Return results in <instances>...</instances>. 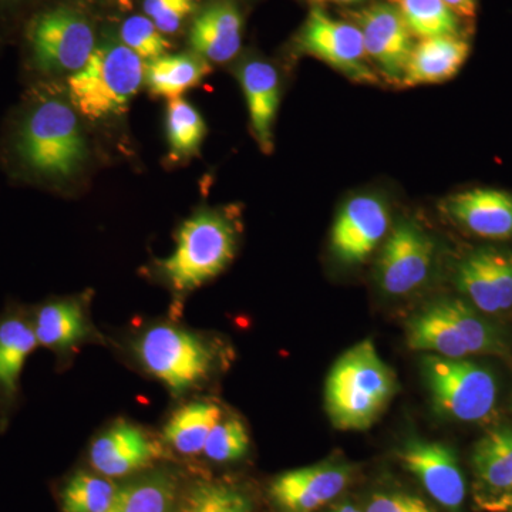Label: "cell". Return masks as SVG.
I'll use <instances>...</instances> for the list:
<instances>
[{"mask_svg": "<svg viewBox=\"0 0 512 512\" xmlns=\"http://www.w3.org/2000/svg\"><path fill=\"white\" fill-rule=\"evenodd\" d=\"M396 375L372 340H362L336 360L326 380L329 419L339 430H366L397 393Z\"/></svg>", "mask_w": 512, "mask_h": 512, "instance_id": "1", "label": "cell"}, {"mask_svg": "<svg viewBox=\"0 0 512 512\" xmlns=\"http://www.w3.org/2000/svg\"><path fill=\"white\" fill-rule=\"evenodd\" d=\"M70 101L45 97L33 104L20 123L16 153L33 174L67 178L87 156L86 138Z\"/></svg>", "mask_w": 512, "mask_h": 512, "instance_id": "2", "label": "cell"}, {"mask_svg": "<svg viewBox=\"0 0 512 512\" xmlns=\"http://www.w3.org/2000/svg\"><path fill=\"white\" fill-rule=\"evenodd\" d=\"M146 66L123 43L96 46L83 69L70 74V103L89 120L123 113L146 82Z\"/></svg>", "mask_w": 512, "mask_h": 512, "instance_id": "3", "label": "cell"}, {"mask_svg": "<svg viewBox=\"0 0 512 512\" xmlns=\"http://www.w3.org/2000/svg\"><path fill=\"white\" fill-rule=\"evenodd\" d=\"M237 252V232L225 215L201 211L184 222L173 255L161 264L175 291L188 292L221 274Z\"/></svg>", "mask_w": 512, "mask_h": 512, "instance_id": "4", "label": "cell"}, {"mask_svg": "<svg viewBox=\"0 0 512 512\" xmlns=\"http://www.w3.org/2000/svg\"><path fill=\"white\" fill-rule=\"evenodd\" d=\"M407 345L448 359L498 352L495 330L460 299H441L416 313L407 325Z\"/></svg>", "mask_w": 512, "mask_h": 512, "instance_id": "5", "label": "cell"}, {"mask_svg": "<svg viewBox=\"0 0 512 512\" xmlns=\"http://www.w3.org/2000/svg\"><path fill=\"white\" fill-rule=\"evenodd\" d=\"M423 375L434 407L467 423L488 419L497 402V383L484 367L464 359L429 355L423 360Z\"/></svg>", "mask_w": 512, "mask_h": 512, "instance_id": "6", "label": "cell"}, {"mask_svg": "<svg viewBox=\"0 0 512 512\" xmlns=\"http://www.w3.org/2000/svg\"><path fill=\"white\" fill-rule=\"evenodd\" d=\"M137 356L148 373L177 394L200 384L212 366L211 350L198 336L170 325L148 329L138 339Z\"/></svg>", "mask_w": 512, "mask_h": 512, "instance_id": "7", "label": "cell"}, {"mask_svg": "<svg viewBox=\"0 0 512 512\" xmlns=\"http://www.w3.org/2000/svg\"><path fill=\"white\" fill-rule=\"evenodd\" d=\"M28 40L35 66L49 74L79 72L96 49L89 20L64 6L36 16L30 23Z\"/></svg>", "mask_w": 512, "mask_h": 512, "instance_id": "8", "label": "cell"}, {"mask_svg": "<svg viewBox=\"0 0 512 512\" xmlns=\"http://www.w3.org/2000/svg\"><path fill=\"white\" fill-rule=\"evenodd\" d=\"M296 46L305 55L322 60L353 82H377L360 29L355 23L332 18L319 6L306 18L296 37Z\"/></svg>", "mask_w": 512, "mask_h": 512, "instance_id": "9", "label": "cell"}, {"mask_svg": "<svg viewBox=\"0 0 512 512\" xmlns=\"http://www.w3.org/2000/svg\"><path fill=\"white\" fill-rule=\"evenodd\" d=\"M434 241L413 221H400L384 244L377 281L384 293L409 295L424 285L434 262Z\"/></svg>", "mask_w": 512, "mask_h": 512, "instance_id": "10", "label": "cell"}, {"mask_svg": "<svg viewBox=\"0 0 512 512\" xmlns=\"http://www.w3.org/2000/svg\"><path fill=\"white\" fill-rule=\"evenodd\" d=\"M362 32L367 57L376 64L384 79L402 84L407 62L414 47L413 35L393 3L377 2L352 13Z\"/></svg>", "mask_w": 512, "mask_h": 512, "instance_id": "11", "label": "cell"}, {"mask_svg": "<svg viewBox=\"0 0 512 512\" xmlns=\"http://www.w3.org/2000/svg\"><path fill=\"white\" fill-rule=\"evenodd\" d=\"M390 228L389 205L377 195H357L340 210L330 245L333 254L343 264L365 262Z\"/></svg>", "mask_w": 512, "mask_h": 512, "instance_id": "12", "label": "cell"}, {"mask_svg": "<svg viewBox=\"0 0 512 512\" xmlns=\"http://www.w3.org/2000/svg\"><path fill=\"white\" fill-rule=\"evenodd\" d=\"M456 285L478 311L500 313L512 308V252L481 248L457 266Z\"/></svg>", "mask_w": 512, "mask_h": 512, "instance_id": "13", "label": "cell"}, {"mask_svg": "<svg viewBox=\"0 0 512 512\" xmlns=\"http://www.w3.org/2000/svg\"><path fill=\"white\" fill-rule=\"evenodd\" d=\"M399 458L437 503L450 511L460 510L466 498V481L450 447L436 441L410 440Z\"/></svg>", "mask_w": 512, "mask_h": 512, "instance_id": "14", "label": "cell"}, {"mask_svg": "<svg viewBox=\"0 0 512 512\" xmlns=\"http://www.w3.org/2000/svg\"><path fill=\"white\" fill-rule=\"evenodd\" d=\"M352 470L343 464H318L276 477L271 497L284 512H315L348 487Z\"/></svg>", "mask_w": 512, "mask_h": 512, "instance_id": "15", "label": "cell"}, {"mask_svg": "<svg viewBox=\"0 0 512 512\" xmlns=\"http://www.w3.org/2000/svg\"><path fill=\"white\" fill-rule=\"evenodd\" d=\"M476 500L487 511L512 510V429L491 431L473 453Z\"/></svg>", "mask_w": 512, "mask_h": 512, "instance_id": "16", "label": "cell"}, {"mask_svg": "<svg viewBox=\"0 0 512 512\" xmlns=\"http://www.w3.org/2000/svg\"><path fill=\"white\" fill-rule=\"evenodd\" d=\"M161 451L143 430L130 423H119L93 441L90 461L101 476H128L153 464Z\"/></svg>", "mask_w": 512, "mask_h": 512, "instance_id": "17", "label": "cell"}, {"mask_svg": "<svg viewBox=\"0 0 512 512\" xmlns=\"http://www.w3.org/2000/svg\"><path fill=\"white\" fill-rule=\"evenodd\" d=\"M239 83L258 146L265 154L274 151V126L281 103V79L274 64L249 59L239 69Z\"/></svg>", "mask_w": 512, "mask_h": 512, "instance_id": "18", "label": "cell"}, {"mask_svg": "<svg viewBox=\"0 0 512 512\" xmlns=\"http://www.w3.org/2000/svg\"><path fill=\"white\" fill-rule=\"evenodd\" d=\"M244 19L237 3L215 0L198 13L191 26L190 43L194 52L210 63H227L242 46Z\"/></svg>", "mask_w": 512, "mask_h": 512, "instance_id": "19", "label": "cell"}, {"mask_svg": "<svg viewBox=\"0 0 512 512\" xmlns=\"http://www.w3.org/2000/svg\"><path fill=\"white\" fill-rule=\"evenodd\" d=\"M447 214L478 237H512V195L508 192L476 188L460 192L446 201Z\"/></svg>", "mask_w": 512, "mask_h": 512, "instance_id": "20", "label": "cell"}, {"mask_svg": "<svg viewBox=\"0 0 512 512\" xmlns=\"http://www.w3.org/2000/svg\"><path fill=\"white\" fill-rule=\"evenodd\" d=\"M37 346L29 316L20 311L0 316V412L8 414L18 403L23 369Z\"/></svg>", "mask_w": 512, "mask_h": 512, "instance_id": "21", "label": "cell"}, {"mask_svg": "<svg viewBox=\"0 0 512 512\" xmlns=\"http://www.w3.org/2000/svg\"><path fill=\"white\" fill-rule=\"evenodd\" d=\"M470 55V45L458 36L420 39L414 45L404 72L403 87L444 83L453 79Z\"/></svg>", "mask_w": 512, "mask_h": 512, "instance_id": "22", "label": "cell"}, {"mask_svg": "<svg viewBox=\"0 0 512 512\" xmlns=\"http://www.w3.org/2000/svg\"><path fill=\"white\" fill-rule=\"evenodd\" d=\"M210 73V62L197 53H167L147 63L144 83L153 96L171 101L181 99L187 90L197 87Z\"/></svg>", "mask_w": 512, "mask_h": 512, "instance_id": "23", "label": "cell"}, {"mask_svg": "<svg viewBox=\"0 0 512 512\" xmlns=\"http://www.w3.org/2000/svg\"><path fill=\"white\" fill-rule=\"evenodd\" d=\"M30 320L37 343L56 352L72 349L87 335L82 306L70 299L43 303Z\"/></svg>", "mask_w": 512, "mask_h": 512, "instance_id": "24", "label": "cell"}, {"mask_svg": "<svg viewBox=\"0 0 512 512\" xmlns=\"http://www.w3.org/2000/svg\"><path fill=\"white\" fill-rule=\"evenodd\" d=\"M221 409L214 403L192 402L177 410L168 420L164 439L185 456L202 453L212 429L220 423Z\"/></svg>", "mask_w": 512, "mask_h": 512, "instance_id": "25", "label": "cell"}, {"mask_svg": "<svg viewBox=\"0 0 512 512\" xmlns=\"http://www.w3.org/2000/svg\"><path fill=\"white\" fill-rule=\"evenodd\" d=\"M413 36H458L460 19L443 0H393Z\"/></svg>", "mask_w": 512, "mask_h": 512, "instance_id": "26", "label": "cell"}, {"mask_svg": "<svg viewBox=\"0 0 512 512\" xmlns=\"http://www.w3.org/2000/svg\"><path fill=\"white\" fill-rule=\"evenodd\" d=\"M175 483L167 474H154L120 488L109 512H171Z\"/></svg>", "mask_w": 512, "mask_h": 512, "instance_id": "27", "label": "cell"}, {"mask_svg": "<svg viewBox=\"0 0 512 512\" xmlns=\"http://www.w3.org/2000/svg\"><path fill=\"white\" fill-rule=\"evenodd\" d=\"M205 131L200 111L187 100L181 97L168 103L167 138L173 160L194 157L204 141Z\"/></svg>", "mask_w": 512, "mask_h": 512, "instance_id": "28", "label": "cell"}, {"mask_svg": "<svg viewBox=\"0 0 512 512\" xmlns=\"http://www.w3.org/2000/svg\"><path fill=\"white\" fill-rule=\"evenodd\" d=\"M120 488L107 478L77 473L60 491L63 512H109Z\"/></svg>", "mask_w": 512, "mask_h": 512, "instance_id": "29", "label": "cell"}, {"mask_svg": "<svg viewBox=\"0 0 512 512\" xmlns=\"http://www.w3.org/2000/svg\"><path fill=\"white\" fill-rule=\"evenodd\" d=\"M120 39L124 46L133 50L146 63L167 55L171 47L164 33L146 15H134L124 20L120 28Z\"/></svg>", "mask_w": 512, "mask_h": 512, "instance_id": "30", "label": "cell"}, {"mask_svg": "<svg viewBox=\"0 0 512 512\" xmlns=\"http://www.w3.org/2000/svg\"><path fill=\"white\" fill-rule=\"evenodd\" d=\"M247 494L228 484H201L190 494L184 512H251Z\"/></svg>", "mask_w": 512, "mask_h": 512, "instance_id": "31", "label": "cell"}, {"mask_svg": "<svg viewBox=\"0 0 512 512\" xmlns=\"http://www.w3.org/2000/svg\"><path fill=\"white\" fill-rule=\"evenodd\" d=\"M249 437L238 419L222 420L212 429L202 453L215 463L237 461L248 453Z\"/></svg>", "mask_w": 512, "mask_h": 512, "instance_id": "32", "label": "cell"}, {"mask_svg": "<svg viewBox=\"0 0 512 512\" xmlns=\"http://www.w3.org/2000/svg\"><path fill=\"white\" fill-rule=\"evenodd\" d=\"M198 0H143L144 15L164 35H174L197 8Z\"/></svg>", "mask_w": 512, "mask_h": 512, "instance_id": "33", "label": "cell"}, {"mask_svg": "<svg viewBox=\"0 0 512 512\" xmlns=\"http://www.w3.org/2000/svg\"><path fill=\"white\" fill-rule=\"evenodd\" d=\"M366 512H433L419 497L404 493L375 494Z\"/></svg>", "mask_w": 512, "mask_h": 512, "instance_id": "34", "label": "cell"}, {"mask_svg": "<svg viewBox=\"0 0 512 512\" xmlns=\"http://www.w3.org/2000/svg\"><path fill=\"white\" fill-rule=\"evenodd\" d=\"M453 10L458 19H474L477 13V0H443Z\"/></svg>", "mask_w": 512, "mask_h": 512, "instance_id": "35", "label": "cell"}, {"mask_svg": "<svg viewBox=\"0 0 512 512\" xmlns=\"http://www.w3.org/2000/svg\"><path fill=\"white\" fill-rule=\"evenodd\" d=\"M316 2L339 3V5H357V3L367 2V0H316Z\"/></svg>", "mask_w": 512, "mask_h": 512, "instance_id": "36", "label": "cell"}, {"mask_svg": "<svg viewBox=\"0 0 512 512\" xmlns=\"http://www.w3.org/2000/svg\"><path fill=\"white\" fill-rule=\"evenodd\" d=\"M332 512H363L360 511L359 508H356L355 505L345 504L340 505V507L335 508Z\"/></svg>", "mask_w": 512, "mask_h": 512, "instance_id": "37", "label": "cell"}, {"mask_svg": "<svg viewBox=\"0 0 512 512\" xmlns=\"http://www.w3.org/2000/svg\"><path fill=\"white\" fill-rule=\"evenodd\" d=\"M511 512H512V510H511Z\"/></svg>", "mask_w": 512, "mask_h": 512, "instance_id": "38", "label": "cell"}]
</instances>
